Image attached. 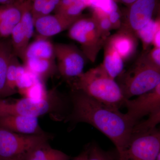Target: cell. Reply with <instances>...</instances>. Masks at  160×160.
<instances>
[{
	"instance_id": "5b68a950",
	"label": "cell",
	"mask_w": 160,
	"mask_h": 160,
	"mask_svg": "<svg viewBox=\"0 0 160 160\" xmlns=\"http://www.w3.org/2000/svg\"><path fill=\"white\" fill-rule=\"evenodd\" d=\"M68 30L69 38L79 43L81 50L86 58L94 62L107 40L100 32L95 18L82 16L77 20Z\"/></svg>"
},
{
	"instance_id": "d590c367",
	"label": "cell",
	"mask_w": 160,
	"mask_h": 160,
	"mask_svg": "<svg viewBox=\"0 0 160 160\" xmlns=\"http://www.w3.org/2000/svg\"><path fill=\"white\" fill-rule=\"evenodd\" d=\"M26 0H16V2H17L20 3V4H22V3H24V2H26Z\"/></svg>"
},
{
	"instance_id": "f546056e",
	"label": "cell",
	"mask_w": 160,
	"mask_h": 160,
	"mask_svg": "<svg viewBox=\"0 0 160 160\" xmlns=\"http://www.w3.org/2000/svg\"><path fill=\"white\" fill-rule=\"evenodd\" d=\"M80 1L81 0H60L59 2L54 10L55 13H62L69 6ZM84 1H86L88 6V0Z\"/></svg>"
},
{
	"instance_id": "f1b7e54d",
	"label": "cell",
	"mask_w": 160,
	"mask_h": 160,
	"mask_svg": "<svg viewBox=\"0 0 160 160\" xmlns=\"http://www.w3.org/2000/svg\"><path fill=\"white\" fill-rule=\"evenodd\" d=\"M112 29H119L121 25V14L118 10L112 12L108 15Z\"/></svg>"
},
{
	"instance_id": "52a82bcc",
	"label": "cell",
	"mask_w": 160,
	"mask_h": 160,
	"mask_svg": "<svg viewBox=\"0 0 160 160\" xmlns=\"http://www.w3.org/2000/svg\"><path fill=\"white\" fill-rule=\"evenodd\" d=\"M160 153V132L156 128L132 133L122 160H156Z\"/></svg>"
},
{
	"instance_id": "484cf974",
	"label": "cell",
	"mask_w": 160,
	"mask_h": 160,
	"mask_svg": "<svg viewBox=\"0 0 160 160\" xmlns=\"http://www.w3.org/2000/svg\"><path fill=\"white\" fill-rule=\"evenodd\" d=\"M92 16L96 20L98 27L102 35L107 39V38L110 36V30L112 29L108 16L93 14Z\"/></svg>"
},
{
	"instance_id": "7402d4cb",
	"label": "cell",
	"mask_w": 160,
	"mask_h": 160,
	"mask_svg": "<svg viewBox=\"0 0 160 160\" xmlns=\"http://www.w3.org/2000/svg\"><path fill=\"white\" fill-rule=\"evenodd\" d=\"M160 28V20L159 17L155 20L152 19L145 26L138 30L135 34L140 39L142 45L143 51H147L152 45L155 32Z\"/></svg>"
},
{
	"instance_id": "e0dca14e",
	"label": "cell",
	"mask_w": 160,
	"mask_h": 160,
	"mask_svg": "<svg viewBox=\"0 0 160 160\" xmlns=\"http://www.w3.org/2000/svg\"><path fill=\"white\" fill-rule=\"evenodd\" d=\"M70 157L52 148L49 141L39 144L28 152L24 160H69Z\"/></svg>"
},
{
	"instance_id": "ba28073f",
	"label": "cell",
	"mask_w": 160,
	"mask_h": 160,
	"mask_svg": "<svg viewBox=\"0 0 160 160\" xmlns=\"http://www.w3.org/2000/svg\"><path fill=\"white\" fill-rule=\"evenodd\" d=\"M58 72L66 79L75 78L83 72L85 57L82 50L71 44H54Z\"/></svg>"
},
{
	"instance_id": "6da1fadb",
	"label": "cell",
	"mask_w": 160,
	"mask_h": 160,
	"mask_svg": "<svg viewBox=\"0 0 160 160\" xmlns=\"http://www.w3.org/2000/svg\"><path fill=\"white\" fill-rule=\"evenodd\" d=\"M70 101L72 109L65 121L86 123L94 126L113 142L119 160H122L135 126L126 113L75 89L72 91Z\"/></svg>"
},
{
	"instance_id": "3957f363",
	"label": "cell",
	"mask_w": 160,
	"mask_h": 160,
	"mask_svg": "<svg viewBox=\"0 0 160 160\" xmlns=\"http://www.w3.org/2000/svg\"><path fill=\"white\" fill-rule=\"evenodd\" d=\"M67 102L65 97L56 88L48 90V95L42 99L23 97L11 100L0 99V116L7 115H21L39 117L51 115L55 119H65L64 112Z\"/></svg>"
},
{
	"instance_id": "4fadbf2b",
	"label": "cell",
	"mask_w": 160,
	"mask_h": 160,
	"mask_svg": "<svg viewBox=\"0 0 160 160\" xmlns=\"http://www.w3.org/2000/svg\"><path fill=\"white\" fill-rule=\"evenodd\" d=\"M138 39L131 32L118 30L106 40L117 52L124 62L131 58L137 50Z\"/></svg>"
},
{
	"instance_id": "d6a6232c",
	"label": "cell",
	"mask_w": 160,
	"mask_h": 160,
	"mask_svg": "<svg viewBox=\"0 0 160 160\" xmlns=\"http://www.w3.org/2000/svg\"><path fill=\"white\" fill-rule=\"evenodd\" d=\"M88 151H89V148H88V146H87L84 151L82 152L78 156L76 157L71 160H87L88 158Z\"/></svg>"
},
{
	"instance_id": "603a6c76",
	"label": "cell",
	"mask_w": 160,
	"mask_h": 160,
	"mask_svg": "<svg viewBox=\"0 0 160 160\" xmlns=\"http://www.w3.org/2000/svg\"><path fill=\"white\" fill-rule=\"evenodd\" d=\"M88 7L93 10V14L108 16L118 10L117 4L114 0H88Z\"/></svg>"
},
{
	"instance_id": "1f68e13d",
	"label": "cell",
	"mask_w": 160,
	"mask_h": 160,
	"mask_svg": "<svg viewBox=\"0 0 160 160\" xmlns=\"http://www.w3.org/2000/svg\"><path fill=\"white\" fill-rule=\"evenodd\" d=\"M152 45L154 47L160 48V28L158 29L155 32L152 40Z\"/></svg>"
},
{
	"instance_id": "e575fe53",
	"label": "cell",
	"mask_w": 160,
	"mask_h": 160,
	"mask_svg": "<svg viewBox=\"0 0 160 160\" xmlns=\"http://www.w3.org/2000/svg\"><path fill=\"white\" fill-rule=\"evenodd\" d=\"M16 2V0H0V5L13 4Z\"/></svg>"
},
{
	"instance_id": "4316f807",
	"label": "cell",
	"mask_w": 160,
	"mask_h": 160,
	"mask_svg": "<svg viewBox=\"0 0 160 160\" xmlns=\"http://www.w3.org/2000/svg\"><path fill=\"white\" fill-rule=\"evenodd\" d=\"M47 0H32L31 11L34 21L41 16L44 6Z\"/></svg>"
},
{
	"instance_id": "30bf717a",
	"label": "cell",
	"mask_w": 160,
	"mask_h": 160,
	"mask_svg": "<svg viewBox=\"0 0 160 160\" xmlns=\"http://www.w3.org/2000/svg\"><path fill=\"white\" fill-rule=\"evenodd\" d=\"M123 106L127 109L126 115L135 125L144 117L160 113V84L134 99H125Z\"/></svg>"
},
{
	"instance_id": "cb8c5ba5",
	"label": "cell",
	"mask_w": 160,
	"mask_h": 160,
	"mask_svg": "<svg viewBox=\"0 0 160 160\" xmlns=\"http://www.w3.org/2000/svg\"><path fill=\"white\" fill-rule=\"evenodd\" d=\"M18 92L23 96V97L40 100L47 97L48 90H46L45 82L38 79L31 86L19 91Z\"/></svg>"
},
{
	"instance_id": "d6986e66",
	"label": "cell",
	"mask_w": 160,
	"mask_h": 160,
	"mask_svg": "<svg viewBox=\"0 0 160 160\" xmlns=\"http://www.w3.org/2000/svg\"><path fill=\"white\" fill-rule=\"evenodd\" d=\"M12 53L11 40H0V99L2 97L8 66Z\"/></svg>"
},
{
	"instance_id": "9c48e42d",
	"label": "cell",
	"mask_w": 160,
	"mask_h": 160,
	"mask_svg": "<svg viewBox=\"0 0 160 160\" xmlns=\"http://www.w3.org/2000/svg\"><path fill=\"white\" fill-rule=\"evenodd\" d=\"M158 0H136L128 6L118 30L135 34L152 19Z\"/></svg>"
},
{
	"instance_id": "44dd1931",
	"label": "cell",
	"mask_w": 160,
	"mask_h": 160,
	"mask_svg": "<svg viewBox=\"0 0 160 160\" xmlns=\"http://www.w3.org/2000/svg\"><path fill=\"white\" fill-rule=\"evenodd\" d=\"M11 40L13 53L23 60L25 51L29 44L22 24L18 23L15 26L11 34Z\"/></svg>"
},
{
	"instance_id": "7a4b0ae2",
	"label": "cell",
	"mask_w": 160,
	"mask_h": 160,
	"mask_svg": "<svg viewBox=\"0 0 160 160\" xmlns=\"http://www.w3.org/2000/svg\"><path fill=\"white\" fill-rule=\"evenodd\" d=\"M72 89L78 90L106 106L119 109L125 98L118 82L99 66L75 78Z\"/></svg>"
},
{
	"instance_id": "ffe728a7",
	"label": "cell",
	"mask_w": 160,
	"mask_h": 160,
	"mask_svg": "<svg viewBox=\"0 0 160 160\" xmlns=\"http://www.w3.org/2000/svg\"><path fill=\"white\" fill-rule=\"evenodd\" d=\"M24 3L0 5V26H15L22 17Z\"/></svg>"
},
{
	"instance_id": "277c9868",
	"label": "cell",
	"mask_w": 160,
	"mask_h": 160,
	"mask_svg": "<svg viewBox=\"0 0 160 160\" xmlns=\"http://www.w3.org/2000/svg\"><path fill=\"white\" fill-rule=\"evenodd\" d=\"M118 78L125 99H129L151 91L160 84V67L149 62L144 52L128 70Z\"/></svg>"
},
{
	"instance_id": "83f0119b",
	"label": "cell",
	"mask_w": 160,
	"mask_h": 160,
	"mask_svg": "<svg viewBox=\"0 0 160 160\" xmlns=\"http://www.w3.org/2000/svg\"><path fill=\"white\" fill-rule=\"evenodd\" d=\"M145 52L149 62L155 66L160 67V48L153 47L151 50Z\"/></svg>"
},
{
	"instance_id": "8992f818",
	"label": "cell",
	"mask_w": 160,
	"mask_h": 160,
	"mask_svg": "<svg viewBox=\"0 0 160 160\" xmlns=\"http://www.w3.org/2000/svg\"><path fill=\"white\" fill-rule=\"evenodd\" d=\"M51 138L15 133L0 127V160H24L31 149Z\"/></svg>"
},
{
	"instance_id": "836d02e7",
	"label": "cell",
	"mask_w": 160,
	"mask_h": 160,
	"mask_svg": "<svg viewBox=\"0 0 160 160\" xmlns=\"http://www.w3.org/2000/svg\"><path fill=\"white\" fill-rule=\"evenodd\" d=\"M116 2H119L124 4L127 7L131 5L132 3L135 2L136 0H114Z\"/></svg>"
},
{
	"instance_id": "5bb4252c",
	"label": "cell",
	"mask_w": 160,
	"mask_h": 160,
	"mask_svg": "<svg viewBox=\"0 0 160 160\" xmlns=\"http://www.w3.org/2000/svg\"><path fill=\"white\" fill-rule=\"evenodd\" d=\"M23 62L26 69L44 82L58 72L55 60L30 58Z\"/></svg>"
},
{
	"instance_id": "4dcf8cb0",
	"label": "cell",
	"mask_w": 160,
	"mask_h": 160,
	"mask_svg": "<svg viewBox=\"0 0 160 160\" xmlns=\"http://www.w3.org/2000/svg\"><path fill=\"white\" fill-rule=\"evenodd\" d=\"M60 1V0H47L40 17L50 14L51 12L54 11Z\"/></svg>"
},
{
	"instance_id": "d4e9b609",
	"label": "cell",
	"mask_w": 160,
	"mask_h": 160,
	"mask_svg": "<svg viewBox=\"0 0 160 160\" xmlns=\"http://www.w3.org/2000/svg\"><path fill=\"white\" fill-rule=\"evenodd\" d=\"M87 160H119L118 157H114L111 153L104 151L96 144L93 143L88 146Z\"/></svg>"
},
{
	"instance_id": "ac0fdd59",
	"label": "cell",
	"mask_w": 160,
	"mask_h": 160,
	"mask_svg": "<svg viewBox=\"0 0 160 160\" xmlns=\"http://www.w3.org/2000/svg\"><path fill=\"white\" fill-rule=\"evenodd\" d=\"M23 66L24 65H21L19 62L18 58L12 53L9 61L2 98L16 93L18 78Z\"/></svg>"
},
{
	"instance_id": "9a60e30c",
	"label": "cell",
	"mask_w": 160,
	"mask_h": 160,
	"mask_svg": "<svg viewBox=\"0 0 160 160\" xmlns=\"http://www.w3.org/2000/svg\"><path fill=\"white\" fill-rule=\"evenodd\" d=\"M48 38L38 36L35 40L27 46L22 61L30 58L55 60L54 44Z\"/></svg>"
},
{
	"instance_id": "2e32d148",
	"label": "cell",
	"mask_w": 160,
	"mask_h": 160,
	"mask_svg": "<svg viewBox=\"0 0 160 160\" xmlns=\"http://www.w3.org/2000/svg\"><path fill=\"white\" fill-rule=\"evenodd\" d=\"M104 48V58L102 65L109 76L115 79L122 73L124 62L112 47L106 41Z\"/></svg>"
},
{
	"instance_id": "7c38bea8",
	"label": "cell",
	"mask_w": 160,
	"mask_h": 160,
	"mask_svg": "<svg viewBox=\"0 0 160 160\" xmlns=\"http://www.w3.org/2000/svg\"><path fill=\"white\" fill-rule=\"evenodd\" d=\"M82 17H70L61 13L43 16L35 20V29L38 35L49 38L69 29Z\"/></svg>"
},
{
	"instance_id": "8fae6325",
	"label": "cell",
	"mask_w": 160,
	"mask_h": 160,
	"mask_svg": "<svg viewBox=\"0 0 160 160\" xmlns=\"http://www.w3.org/2000/svg\"><path fill=\"white\" fill-rule=\"evenodd\" d=\"M0 127L15 133L32 135H46L42 129L38 118L21 115L0 116Z\"/></svg>"
}]
</instances>
